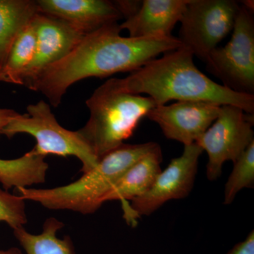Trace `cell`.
Returning <instances> with one entry per match:
<instances>
[{"mask_svg":"<svg viewBox=\"0 0 254 254\" xmlns=\"http://www.w3.org/2000/svg\"><path fill=\"white\" fill-rule=\"evenodd\" d=\"M86 104L90 118L78 131L98 160L124 144L156 106L150 97L123 91L118 78H110L97 88Z\"/></svg>","mask_w":254,"mask_h":254,"instance_id":"cell-4","label":"cell"},{"mask_svg":"<svg viewBox=\"0 0 254 254\" xmlns=\"http://www.w3.org/2000/svg\"><path fill=\"white\" fill-rule=\"evenodd\" d=\"M19 114L14 110L0 108V138L2 135L3 130L5 127L7 126L8 124L13 118Z\"/></svg>","mask_w":254,"mask_h":254,"instance_id":"cell-23","label":"cell"},{"mask_svg":"<svg viewBox=\"0 0 254 254\" xmlns=\"http://www.w3.org/2000/svg\"><path fill=\"white\" fill-rule=\"evenodd\" d=\"M190 0H144L136 14L120 24L131 38L172 36Z\"/></svg>","mask_w":254,"mask_h":254,"instance_id":"cell-13","label":"cell"},{"mask_svg":"<svg viewBox=\"0 0 254 254\" xmlns=\"http://www.w3.org/2000/svg\"><path fill=\"white\" fill-rule=\"evenodd\" d=\"M240 9L233 0H190L180 19L178 39L205 62L233 30Z\"/></svg>","mask_w":254,"mask_h":254,"instance_id":"cell-7","label":"cell"},{"mask_svg":"<svg viewBox=\"0 0 254 254\" xmlns=\"http://www.w3.org/2000/svg\"><path fill=\"white\" fill-rule=\"evenodd\" d=\"M36 31L34 58L23 78L27 87L46 68L67 56L86 33L60 18L38 12L33 19Z\"/></svg>","mask_w":254,"mask_h":254,"instance_id":"cell-11","label":"cell"},{"mask_svg":"<svg viewBox=\"0 0 254 254\" xmlns=\"http://www.w3.org/2000/svg\"><path fill=\"white\" fill-rule=\"evenodd\" d=\"M36 46V31L32 20L11 46L0 71V82L23 86V76L34 58Z\"/></svg>","mask_w":254,"mask_h":254,"instance_id":"cell-18","label":"cell"},{"mask_svg":"<svg viewBox=\"0 0 254 254\" xmlns=\"http://www.w3.org/2000/svg\"><path fill=\"white\" fill-rule=\"evenodd\" d=\"M26 110L27 113L19 114L9 122L2 135L9 138L18 133L31 135L36 144L30 151L36 155L76 157L81 162L83 174L97 166L99 160L84 138L78 131H70L61 126L45 100L28 105Z\"/></svg>","mask_w":254,"mask_h":254,"instance_id":"cell-5","label":"cell"},{"mask_svg":"<svg viewBox=\"0 0 254 254\" xmlns=\"http://www.w3.org/2000/svg\"><path fill=\"white\" fill-rule=\"evenodd\" d=\"M123 18L131 17L136 14L141 7L142 1H114Z\"/></svg>","mask_w":254,"mask_h":254,"instance_id":"cell-21","label":"cell"},{"mask_svg":"<svg viewBox=\"0 0 254 254\" xmlns=\"http://www.w3.org/2000/svg\"><path fill=\"white\" fill-rule=\"evenodd\" d=\"M232 31L226 46L208 55L205 68L229 89L254 95V11L240 6Z\"/></svg>","mask_w":254,"mask_h":254,"instance_id":"cell-6","label":"cell"},{"mask_svg":"<svg viewBox=\"0 0 254 254\" xmlns=\"http://www.w3.org/2000/svg\"><path fill=\"white\" fill-rule=\"evenodd\" d=\"M64 226L55 218L47 219L43 232L33 235L23 227L14 230V236L26 254H75L72 241L69 237H57V232Z\"/></svg>","mask_w":254,"mask_h":254,"instance_id":"cell-17","label":"cell"},{"mask_svg":"<svg viewBox=\"0 0 254 254\" xmlns=\"http://www.w3.org/2000/svg\"><path fill=\"white\" fill-rule=\"evenodd\" d=\"M221 105L203 101H177L157 105L147 118L158 124L169 139L189 145L195 143L218 118Z\"/></svg>","mask_w":254,"mask_h":254,"instance_id":"cell-10","label":"cell"},{"mask_svg":"<svg viewBox=\"0 0 254 254\" xmlns=\"http://www.w3.org/2000/svg\"><path fill=\"white\" fill-rule=\"evenodd\" d=\"M154 142L124 144L99 160L97 166L78 180L53 189H16L25 200L51 210H69L88 215L103 204V198L125 172L158 146Z\"/></svg>","mask_w":254,"mask_h":254,"instance_id":"cell-3","label":"cell"},{"mask_svg":"<svg viewBox=\"0 0 254 254\" xmlns=\"http://www.w3.org/2000/svg\"><path fill=\"white\" fill-rule=\"evenodd\" d=\"M193 57L185 47L164 53L126 78H118L119 85L127 93L148 95L156 106L170 100L203 101L233 105L254 115V95L237 93L213 81L196 67Z\"/></svg>","mask_w":254,"mask_h":254,"instance_id":"cell-2","label":"cell"},{"mask_svg":"<svg viewBox=\"0 0 254 254\" xmlns=\"http://www.w3.org/2000/svg\"><path fill=\"white\" fill-rule=\"evenodd\" d=\"M253 125L254 115L233 105H221L218 118L195 142L208 154V180H218L224 164L236 161L254 141Z\"/></svg>","mask_w":254,"mask_h":254,"instance_id":"cell-8","label":"cell"},{"mask_svg":"<svg viewBox=\"0 0 254 254\" xmlns=\"http://www.w3.org/2000/svg\"><path fill=\"white\" fill-rule=\"evenodd\" d=\"M38 13L36 0H0V71L18 34Z\"/></svg>","mask_w":254,"mask_h":254,"instance_id":"cell-15","label":"cell"},{"mask_svg":"<svg viewBox=\"0 0 254 254\" xmlns=\"http://www.w3.org/2000/svg\"><path fill=\"white\" fill-rule=\"evenodd\" d=\"M227 254H254V231L249 234L243 242L235 245Z\"/></svg>","mask_w":254,"mask_h":254,"instance_id":"cell-22","label":"cell"},{"mask_svg":"<svg viewBox=\"0 0 254 254\" xmlns=\"http://www.w3.org/2000/svg\"><path fill=\"white\" fill-rule=\"evenodd\" d=\"M0 254H23V253L19 249L11 247L7 250H0Z\"/></svg>","mask_w":254,"mask_h":254,"instance_id":"cell-24","label":"cell"},{"mask_svg":"<svg viewBox=\"0 0 254 254\" xmlns=\"http://www.w3.org/2000/svg\"><path fill=\"white\" fill-rule=\"evenodd\" d=\"M0 222H6L13 230L26 225V200L0 189Z\"/></svg>","mask_w":254,"mask_h":254,"instance_id":"cell-20","label":"cell"},{"mask_svg":"<svg viewBox=\"0 0 254 254\" xmlns=\"http://www.w3.org/2000/svg\"><path fill=\"white\" fill-rule=\"evenodd\" d=\"M203 151L195 143L185 145L182 154L173 159L162 170L151 188L145 194L131 200L130 210L135 222L136 218L151 215L169 200L182 199L190 194Z\"/></svg>","mask_w":254,"mask_h":254,"instance_id":"cell-9","label":"cell"},{"mask_svg":"<svg viewBox=\"0 0 254 254\" xmlns=\"http://www.w3.org/2000/svg\"><path fill=\"white\" fill-rule=\"evenodd\" d=\"M233 163V170L225 184L223 201L225 205L232 203L243 189L254 188V141Z\"/></svg>","mask_w":254,"mask_h":254,"instance_id":"cell-19","label":"cell"},{"mask_svg":"<svg viewBox=\"0 0 254 254\" xmlns=\"http://www.w3.org/2000/svg\"><path fill=\"white\" fill-rule=\"evenodd\" d=\"M118 22L88 33L64 59L43 71L26 88L59 106L69 87L85 78L130 73L158 55L184 47L177 37L131 38L120 35Z\"/></svg>","mask_w":254,"mask_h":254,"instance_id":"cell-1","label":"cell"},{"mask_svg":"<svg viewBox=\"0 0 254 254\" xmlns=\"http://www.w3.org/2000/svg\"><path fill=\"white\" fill-rule=\"evenodd\" d=\"M38 12L60 18L86 34L123 18L114 1L36 0Z\"/></svg>","mask_w":254,"mask_h":254,"instance_id":"cell-12","label":"cell"},{"mask_svg":"<svg viewBox=\"0 0 254 254\" xmlns=\"http://www.w3.org/2000/svg\"><path fill=\"white\" fill-rule=\"evenodd\" d=\"M163 154L160 145L128 169L119 179L111 190L103 198V203L120 200L127 221L133 223L129 203L132 200L145 194L151 188L159 174L161 173Z\"/></svg>","mask_w":254,"mask_h":254,"instance_id":"cell-14","label":"cell"},{"mask_svg":"<svg viewBox=\"0 0 254 254\" xmlns=\"http://www.w3.org/2000/svg\"><path fill=\"white\" fill-rule=\"evenodd\" d=\"M49 165L45 157L28 152L21 158L0 159V183L5 190L44 183Z\"/></svg>","mask_w":254,"mask_h":254,"instance_id":"cell-16","label":"cell"}]
</instances>
